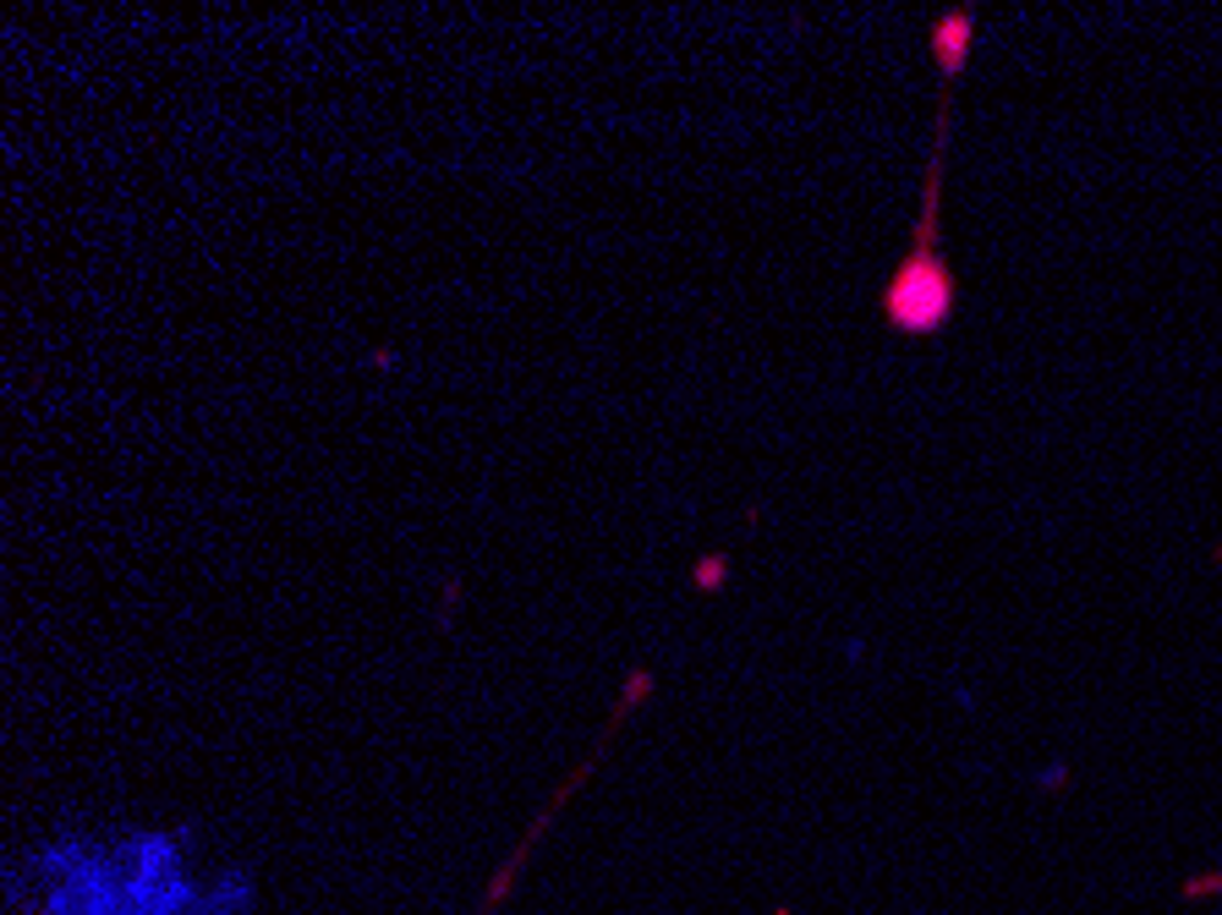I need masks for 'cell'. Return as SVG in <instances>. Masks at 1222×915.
<instances>
[{"instance_id": "6da1fadb", "label": "cell", "mask_w": 1222, "mask_h": 915, "mask_svg": "<svg viewBox=\"0 0 1222 915\" xmlns=\"http://www.w3.org/2000/svg\"><path fill=\"white\" fill-rule=\"evenodd\" d=\"M949 121H954V89L943 94V110H938V138H932V160H927V192H921V214H916V231H910V247L905 258L894 263V274L883 280V324L894 335H938L949 329L954 307H960V280H954V263L943 253V231H938V214H943V165H949Z\"/></svg>"}, {"instance_id": "7a4b0ae2", "label": "cell", "mask_w": 1222, "mask_h": 915, "mask_svg": "<svg viewBox=\"0 0 1222 915\" xmlns=\"http://www.w3.org/2000/svg\"><path fill=\"white\" fill-rule=\"evenodd\" d=\"M971 39H976V12L971 7L938 12V23H932V56H938L943 83H960V72L971 61Z\"/></svg>"}]
</instances>
